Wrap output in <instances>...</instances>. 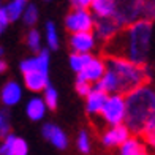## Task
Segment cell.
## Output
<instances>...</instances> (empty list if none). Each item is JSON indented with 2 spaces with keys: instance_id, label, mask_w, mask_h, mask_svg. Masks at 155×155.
I'll list each match as a JSON object with an SVG mask.
<instances>
[{
  "instance_id": "6da1fadb",
  "label": "cell",
  "mask_w": 155,
  "mask_h": 155,
  "mask_svg": "<svg viewBox=\"0 0 155 155\" xmlns=\"http://www.w3.org/2000/svg\"><path fill=\"white\" fill-rule=\"evenodd\" d=\"M150 21L139 19L136 22L127 25L114 38L108 41L104 46L106 55L130 60L136 65H144L150 48Z\"/></svg>"
},
{
  "instance_id": "7a4b0ae2",
  "label": "cell",
  "mask_w": 155,
  "mask_h": 155,
  "mask_svg": "<svg viewBox=\"0 0 155 155\" xmlns=\"http://www.w3.org/2000/svg\"><path fill=\"white\" fill-rule=\"evenodd\" d=\"M125 125L135 135H143L146 125L155 117V86L146 82L125 95Z\"/></svg>"
},
{
  "instance_id": "3957f363",
  "label": "cell",
  "mask_w": 155,
  "mask_h": 155,
  "mask_svg": "<svg viewBox=\"0 0 155 155\" xmlns=\"http://www.w3.org/2000/svg\"><path fill=\"white\" fill-rule=\"evenodd\" d=\"M104 63H106V71H109L114 78L116 94L119 95H127L139 86L149 82L147 81L149 74H147V68L144 65H136L130 60L112 57V55H106Z\"/></svg>"
},
{
  "instance_id": "277c9868",
  "label": "cell",
  "mask_w": 155,
  "mask_h": 155,
  "mask_svg": "<svg viewBox=\"0 0 155 155\" xmlns=\"http://www.w3.org/2000/svg\"><path fill=\"white\" fill-rule=\"evenodd\" d=\"M146 0H114L116 15L114 19L120 27H127L143 19V8Z\"/></svg>"
},
{
  "instance_id": "5b68a950",
  "label": "cell",
  "mask_w": 155,
  "mask_h": 155,
  "mask_svg": "<svg viewBox=\"0 0 155 155\" xmlns=\"http://www.w3.org/2000/svg\"><path fill=\"white\" fill-rule=\"evenodd\" d=\"M103 122L109 125V127H116V125H120L125 122V116H127V106H125V97L124 95H109L104 108L101 109L100 114Z\"/></svg>"
},
{
  "instance_id": "8992f818",
  "label": "cell",
  "mask_w": 155,
  "mask_h": 155,
  "mask_svg": "<svg viewBox=\"0 0 155 155\" xmlns=\"http://www.w3.org/2000/svg\"><path fill=\"white\" fill-rule=\"evenodd\" d=\"M65 27L71 33H81V32H92L95 27V18L87 10H76L70 13L65 19Z\"/></svg>"
},
{
  "instance_id": "52a82bcc",
  "label": "cell",
  "mask_w": 155,
  "mask_h": 155,
  "mask_svg": "<svg viewBox=\"0 0 155 155\" xmlns=\"http://www.w3.org/2000/svg\"><path fill=\"white\" fill-rule=\"evenodd\" d=\"M106 73V63L104 59H98L94 57L90 60L86 68L81 70L78 73V81H84V82H98Z\"/></svg>"
},
{
  "instance_id": "ba28073f",
  "label": "cell",
  "mask_w": 155,
  "mask_h": 155,
  "mask_svg": "<svg viewBox=\"0 0 155 155\" xmlns=\"http://www.w3.org/2000/svg\"><path fill=\"white\" fill-rule=\"evenodd\" d=\"M122 27L117 24L114 18H95V37L100 38L101 41L108 43L111 38H114L116 35L120 32Z\"/></svg>"
},
{
  "instance_id": "9c48e42d",
  "label": "cell",
  "mask_w": 155,
  "mask_h": 155,
  "mask_svg": "<svg viewBox=\"0 0 155 155\" xmlns=\"http://www.w3.org/2000/svg\"><path fill=\"white\" fill-rule=\"evenodd\" d=\"M130 138V130L125 124L116 125V127H109L106 130V133L101 136V141L106 147H120L127 139Z\"/></svg>"
},
{
  "instance_id": "30bf717a",
  "label": "cell",
  "mask_w": 155,
  "mask_h": 155,
  "mask_svg": "<svg viewBox=\"0 0 155 155\" xmlns=\"http://www.w3.org/2000/svg\"><path fill=\"white\" fill-rule=\"evenodd\" d=\"M95 33L92 32H81V33H71L70 37V46L73 52L79 54H90V51L95 48Z\"/></svg>"
},
{
  "instance_id": "8fae6325",
  "label": "cell",
  "mask_w": 155,
  "mask_h": 155,
  "mask_svg": "<svg viewBox=\"0 0 155 155\" xmlns=\"http://www.w3.org/2000/svg\"><path fill=\"white\" fill-rule=\"evenodd\" d=\"M24 81H25V87L32 90V92H41L46 90V87L49 86V78L46 71L41 70H33L24 74Z\"/></svg>"
},
{
  "instance_id": "7c38bea8",
  "label": "cell",
  "mask_w": 155,
  "mask_h": 155,
  "mask_svg": "<svg viewBox=\"0 0 155 155\" xmlns=\"http://www.w3.org/2000/svg\"><path fill=\"white\" fill-rule=\"evenodd\" d=\"M87 112L92 116H98L101 112V109L104 108V104H106L108 98H109V94L104 92V90H100V89H92V92H90L87 97Z\"/></svg>"
},
{
  "instance_id": "4fadbf2b",
  "label": "cell",
  "mask_w": 155,
  "mask_h": 155,
  "mask_svg": "<svg viewBox=\"0 0 155 155\" xmlns=\"http://www.w3.org/2000/svg\"><path fill=\"white\" fill-rule=\"evenodd\" d=\"M41 131H43V136L51 141L57 149H65L67 147L68 139L65 136V133H63L59 127H55L54 124H45Z\"/></svg>"
},
{
  "instance_id": "5bb4252c",
  "label": "cell",
  "mask_w": 155,
  "mask_h": 155,
  "mask_svg": "<svg viewBox=\"0 0 155 155\" xmlns=\"http://www.w3.org/2000/svg\"><path fill=\"white\" fill-rule=\"evenodd\" d=\"M95 18H114L116 15V3L114 0H94L90 5Z\"/></svg>"
},
{
  "instance_id": "9a60e30c",
  "label": "cell",
  "mask_w": 155,
  "mask_h": 155,
  "mask_svg": "<svg viewBox=\"0 0 155 155\" xmlns=\"http://www.w3.org/2000/svg\"><path fill=\"white\" fill-rule=\"evenodd\" d=\"M21 100V87L19 84L15 81L6 82L3 89H2V101L6 104V106H13Z\"/></svg>"
},
{
  "instance_id": "2e32d148",
  "label": "cell",
  "mask_w": 155,
  "mask_h": 155,
  "mask_svg": "<svg viewBox=\"0 0 155 155\" xmlns=\"http://www.w3.org/2000/svg\"><path fill=\"white\" fill-rule=\"evenodd\" d=\"M46 103L45 100H41V98H32V100L27 103V108H25V112L27 116H29L30 120H41V119L45 117L46 114Z\"/></svg>"
},
{
  "instance_id": "e0dca14e",
  "label": "cell",
  "mask_w": 155,
  "mask_h": 155,
  "mask_svg": "<svg viewBox=\"0 0 155 155\" xmlns=\"http://www.w3.org/2000/svg\"><path fill=\"white\" fill-rule=\"evenodd\" d=\"M27 5H29V0H13V2H10L6 5L5 8H6V13L10 16V21H16L22 16Z\"/></svg>"
},
{
  "instance_id": "ac0fdd59",
  "label": "cell",
  "mask_w": 155,
  "mask_h": 155,
  "mask_svg": "<svg viewBox=\"0 0 155 155\" xmlns=\"http://www.w3.org/2000/svg\"><path fill=\"white\" fill-rule=\"evenodd\" d=\"M94 57L90 54H79V52H73L71 57H70V65L74 70L76 73H79L81 70L86 68V65L92 60Z\"/></svg>"
},
{
  "instance_id": "d6986e66",
  "label": "cell",
  "mask_w": 155,
  "mask_h": 155,
  "mask_svg": "<svg viewBox=\"0 0 155 155\" xmlns=\"http://www.w3.org/2000/svg\"><path fill=\"white\" fill-rule=\"evenodd\" d=\"M141 150H143V147H141L139 141L136 138H128L120 146V149H119V155H138Z\"/></svg>"
},
{
  "instance_id": "ffe728a7",
  "label": "cell",
  "mask_w": 155,
  "mask_h": 155,
  "mask_svg": "<svg viewBox=\"0 0 155 155\" xmlns=\"http://www.w3.org/2000/svg\"><path fill=\"white\" fill-rule=\"evenodd\" d=\"M46 40H48V46L51 49H57L59 48V37H57V30L52 22L46 24Z\"/></svg>"
},
{
  "instance_id": "44dd1931",
  "label": "cell",
  "mask_w": 155,
  "mask_h": 155,
  "mask_svg": "<svg viewBox=\"0 0 155 155\" xmlns=\"http://www.w3.org/2000/svg\"><path fill=\"white\" fill-rule=\"evenodd\" d=\"M10 135V114L6 109L0 111V139H5Z\"/></svg>"
},
{
  "instance_id": "7402d4cb",
  "label": "cell",
  "mask_w": 155,
  "mask_h": 155,
  "mask_svg": "<svg viewBox=\"0 0 155 155\" xmlns=\"http://www.w3.org/2000/svg\"><path fill=\"white\" fill-rule=\"evenodd\" d=\"M22 18H24V24L33 25V24L38 21V10H37V6L32 5V3L27 5V8H25V11H24Z\"/></svg>"
},
{
  "instance_id": "603a6c76",
  "label": "cell",
  "mask_w": 155,
  "mask_h": 155,
  "mask_svg": "<svg viewBox=\"0 0 155 155\" xmlns=\"http://www.w3.org/2000/svg\"><path fill=\"white\" fill-rule=\"evenodd\" d=\"M45 103L51 111H54L57 108V92H55V89H52L51 86H48L46 90H45Z\"/></svg>"
},
{
  "instance_id": "cb8c5ba5",
  "label": "cell",
  "mask_w": 155,
  "mask_h": 155,
  "mask_svg": "<svg viewBox=\"0 0 155 155\" xmlns=\"http://www.w3.org/2000/svg\"><path fill=\"white\" fill-rule=\"evenodd\" d=\"M15 135H8L3 139V144L0 146V155H15Z\"/></svg>"
},
{
  "instance_id": "d4e9b609",
  "label": "cell",
  "mask_w": 155,
  "mask_h": 155,
  "mask_svg": "<svg viewBox=\"0 0 155 155\" xmlns=\"http://www.w3.org/2000/svg\"><path fill=\"white\" fill-rule=\"evenodd\" d=\"M76 143H78V149H79L82 153H89V150H90V138L87 135V131H79Z\"/></svg>"
},
{
  "instance_id": "484cf974",
  "label": "cell",
  "mask_w": 155,
  "mask_h": 155,
  "mask_svg": "<svg viewBox=\"0 0 155 155\" xmlns=\"http://www.w3.org/2000/svg\"><path fill=\"white\" fill-rule=\"evenodd\" d=\"M143 136L152 147H155V117L146 125V128L143 131Z\"/></svg>"
},
{
  "instance_id": "4316f807",
  "label": "cell",
  "mask_w": 155,
  "mask_h": 155,
  "mask_svg": "<svg viewBox=\"0 0 155 155\" xmlns=\"http://www.w3.org/2000/svg\"><path fill=\"white\" fill-rule=\"evenodd\" d=\"M27 46H29L32 51L40 52V33L37 30H30L27 33Z\"/></svg>"
},
{
  "instance_id": "83f0119b",
  "label": "cell",
  "mask_w": 155,
  "mask_h": 155,
  "mask_svg": "<svg viewBox=\"0 0 155 155\" xmlns=\"http://www.w3.org/2000/svg\"><path fill=\"white\" fill-rule=\"evenodd\" d=\"M143 19L150 21V22L155 19V0H146V2H144Z\"/></svg>"
},
{
  "instance_id": "f1b7e54d",
  "label": "cell",
  "mask_w": 155,
  "mask_h": 155,
  "mask_svg": "<svg viewBox=\"0 0 155 155\" xmlns=\"http://www.w3.org/2000/svg\"><path fill=\"white\" fill-rule=\"evenodd\" d=\"M33 70H40V65H38V59H27L21 63V71L24 74L29 73V71H33Z\"/></svg>"
},
{
  "instance_id": "f546056e",
  "label": "cell",
  "mask_w": 155,
  "mask_h": 155,
  "mask_svg": "<svg viewBox=\"0 0 155 155\" xmlns=\"http://www.w3.org/2000/svg\"><path fill=\"white\" fill-rule=\"evenodd\" d=\"M29 153V146L22 138H16L15 141V155H27Z\"/></svg>"
},
{
  "instance_id": "4dcf8cb0",
  "label": "cell",
  "mask_w": 155,
  "mask_h": 155,
  "mask_svg": "<svg viewBox=\"0 0 155 155\" xmlns=\"http://www.w3.org/2000/svg\"><path fill=\"white\" fill-rule=\"evenodd\" d=\"M76 92L81 97H87L90 92H92V86L90 82H84V81H76Z\"/></svg>"
},
{
  "instance_id": "1f68e13d",
  "label": "cell",
  "mask_w": 155,
  "mask_h": 155,
  "mask_svg": "<svg viewBox=\"0 0 155 155\" xmlns=\"http://www.w3.org/2000/svg\"><path fill=\"white\" fill-rule=\"evenodd\" d=\"M10 22L11 21H10L8 13H6V8H0V33L5 32V29L8 27Z\"/></svg>"
},
{
  "instance_id": "d6a6232c",
  "label": "cell",
  "mask_w": 155,
  "mask_h": 155,
  "mask_svg": "<svg viewBox=\"0 0 155 155\" xmlns=\"http://www.w3.org/2000/svg\"><path fill=\"white\" fill-rule=\"evenodd\" d=\"M94 0H71V6L76 10H87L90 8Z\"/></svg>"
},
{
  "instance_id": "836d02e7",
  "label": "cell",
  "mask_w": 155,
  "mask_h": 155,
  "mask_svg": "<svg viewBox=\"0 0 155 155\" xmlns=\"http://www.w3.org/2000/svg\"><path fill=\"white\" fill-rule=\"evenodd\" d=\"M6 67H8V65H6V62H5V60H2V59H0V73H3V71H6Z\"/></svg>"
},
{
  "instance_id": "e575fe53",
  "label": "cell",
  "mask_w": 155,
  "mask_h": 155,
  "mask_svg": "<svg viewBox=\"0 0 155 155\" xmlns=\"http://www.w3.org/2000/svg\"><path fill=\"white\" fill-rule=\"evenodd\" d=\"M138 155H147V153H146V150H144V149H143V150H141V152H139V153H138Z\"/></svg>"
},
{
  "instance_id": "d590c367",
  "label": "cell",
  "mask_w": 155,
  "mask_h": 155,
  "mask_svg": "<svg viewBox=\"0 0 155 155\" xmlns=\"http://www.w3.org/2000/svg\"><path fill=\"white\" fill-rule=\"evenodd\" d=\"M3 55V48H0V57Z\"/></svg>"
}]
</instances>
